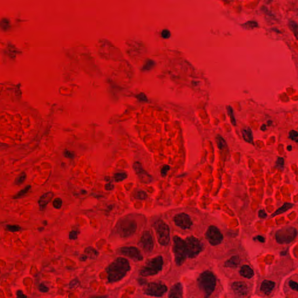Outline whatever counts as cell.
I'll use <instances>...</instances> for the list:
<instances>
[{"mask_svg": "<svg viewBox=\"0 0 298 298\" xmlns=\"http://www.w3.org/2000/svg\"><path fill=\"white\" fill-rule=\"evenodd\" d=\"M131 269L129 262L123 257H118L107 269L108 280L111 283H115L122 279Z\"/></svg>", "mask_w": 298, "mask_h": 298, "instance_id": "obj_1", "label": "cell"}, {"mask_svg": "<svg viewBox=\"0 0 298 298\" xmlns=\"http://www.w3.org/2000/svg\"><path fill=\"white\" fill-rule=\"evenodd\" d=\"M214 275L210 271L203 272L198 279L199 287L204 294L205 298H208L214 291L215 287Z\"/></svg>", "mask_w": 298, "mask_h": 298, "instance_id": "obj_2", "label": "cell"}, {"mask_svg": "<svg viewBox=\"0 0 298 298\" xmlns=\"http://www.w3.org/2000/svg\"><path fill=\"white\" fill-rule=\"evenodd\" d=\"M173 252L176 264L178 266L182 265L187 257L186 243L185 241L177 236L173 237Z\"/></svg>", "mask_w": 298, "mask_h": 298, "instance_id": "obj_3", "label": "cell"}, {"mask_svg": "<svg viewBox=\"0 0 298 298\" xmlns=\"http://www.w3.org/2000/svg\"><path fill=\"white\" fill-rule=\"evenodd\" d=\"M163 259L161 256L154 257L147 262L140 271L142 276L147 277L157 274L162 270Z\"/></svg>", "mask_w": 298, "mask_h": 298, "instance_id": "obj_4", "label": "cell"}, {"mask_svg": "<svg viewBox=\"0 0 298 298\" xmlns=\"http://www.w3.org/2000/svg\"><path fill=\"white\" fill-rule=\"evenodd\" d=\"M154 228L160 244L162 246H167L170 239L169 228L168 225L162 220H159L154 224Z\"/></svg>", "mask_w": 298, "mask_h": 298, "instance_id": "obj_5", "label": "cell"}, {"mask_svg": "<svg viewBox=\"0 0 298 298\" xmlns=\"http://www.w3.org/2000/svg\"><path fill=\"white\" fill-rule=\"evenodd\" d=\"M296 235L297 230L296 228L291 227H286L277 231L276 239L279 243H289L295 239Z\"/></svg>", "mask_w": 298, "mask_h": 298, "instance_id": "obj_6", "label": "cell"}, {"mask_svg": "<svg viewBox=\"0 0 298 298\" xmlns=\"http://www.w3.org/2000/svg\"><path fill=\"white\" fill-rule=\"evenodd\" d=\"M185 241L187 257L194 258L197 256L203 249L202 243L199 239L193 236L186 238Z\"/></svg>", "mask_w": 298, "mask_h": 298, "instance_id": "obj_7", "label": "cell"}, {"mask_svg": "<svg viewBox=\"0 0 298 298\" xmlns=\"http://www.w3.org/2000/svg\"><path fill=\"white\" fill-rule=\"evenodd\" d=\"M137 224L134 220H124L117 227V232L120 236L127 238L132 235L136 230Z\"/></svg>", "mask_w": 298, "mask_h": 298, "instance_id": "obj_8", "label": "cell"}, {"mask_svg": "<svg viewBox=\"0 0 298 298\" xmlns=\"http://www.w3.org/2000/svg\"><path fill=\"white\" fill-rule=\"evenodd\" d=\"M167 291V287L161 283H152L147 284L144 289V292L149 296L160 297Z\"/></svg>", "mask_w": 298, "mask_h": 298, "instance_id": "obj_9", "label": "cell"}, {"mask_svg": "<svg viewBox=\"0 0 298 298\" xmlns=\"http://www.w3.org/2000/svg\"><path fill=\"white\" fill-rule=\"evenodd\" d=\"M206 236L210 243L213 246L219 245L223 240V236L219 229L213 225L209 227Z\"/></svg>", "mask_w": 298, "mask_h": 298, "instance_id": "obj_10", "label": "cell"}, {"mask_svg": "<svg viewBox=\"0 0 298 298\" xmlns=\"http://www.w3.org/2000/svg\"><path fill=\"white\" fill-rule=\"evenodd\" d=\"M119 253L124 256L131 258L135 262L143 260V256L141 251L135 247L131 246L122 247L119 249Z\"/></svg>", "mask_w": 298, "mask_h": 298, "instance_id": "obj_11", "label": "cell"}, {"mask_svg": "<svg viewBox=\"0 0 298 298\" xmlns=\"http://www.w3.org/2000/svg\"><path fill=\"white\" fill-rule=\"evenodd\" d=\"M140 245L143 251L146 253H150L154 247V241L152 235L149 231H145L141 235L140 240Z\"/></svg>", "mask_w": 298, "mask_h": 298, "instance_id": "obj_12", "label": "cell"}, {"mask_svg": "<svg viewBox=\"0 0 298 298\" xmlns=\"http://www.w3.org/2000/svg\"><path fill=\"white\" fill-rule=\"evenodd\" d=\"M175 224L183 230L189 229L192 225V221L189 215L186 213H180L174 217Z\"/></svg>", "mask_w": 298, "mask_h": 298, "instance_id": "obj_13", "label": "cell"}, {"mask_svg": "<svg viewBox=\"0 0 298 298\" xmlns=\"http://www.w3.org/2000/svg\"><path fill=\"white\" fill-rule=\"evenodd\" d=\"M133 168L142 182L149 183L152 182L153 179L152 176L143 169L141 162H135L133 165Z\"/></svg>", "mask_w": 298, "mask_h": 298, "instance_id": "obj_14", "label": "cell"}, {"mask_svg": "<svg viewBox=\"0 0 298 298\" xmlns=\"http://www.w3.org/2000/svg\"><path fill=\"white\" fill-rule=\"evenodd\" d=\"M232 289L235 293L239 296H245L248 292V288L246 283L243 282H235L232 285Z\"/></svg>", "mask_w": 298, "mask_h": 298, "instance_id": "obj_15", "label": "cell"}, {"mask_svg": "<svg viewBox=\"0 0 298 298\" xmlns=\"http://www.w3.org/2000/svg\"><path fill=\"white\" fill-rule=\"evenodd\" d=\"M168 298H183V287L181 283H177L171 288Z\"/></svg>", "mask_w": 298, "mask_h": 298, "instance_id": "obj_16", "label": "cell"}, {"mask_svg": "<svg viewBox=\"0 0 298 298\" xmlns=\"http://www.w3.org/2000/svg\"><path fill=\"white\" fill-rule=\"evenodd\" d=\"M275 287V283L271 281L265 280L262 283L260 289L263 293L269 295L271 293Z\"/></svg>", "mask_w": 298, "mask_h": 298, "instance_id": "obj_17", "label": "cell"}, {"mask_svg": "<svg viewBox=\"0 0 298 298\" xmlns=\"http://www.w3.org/2000/svg\"><path fill=\"white\" fill-rule=\"evenodd\" d=\"M54 194L52 192H47L41 196L39 201V204L40 209L43 210L46 207L47 204L51 200Z\"/></svg>", "mask_w": 298, "mask_h": 298, "instance_id": "obj_18", "label": "cell"}, {"mask_svg": "<svg viewBox=\"0 0 298 298\" xmlns=\"http://www.w3.org/2000/svg\"><path fill=\"white\" fill-rule=\"evenodd\" d=\"M242 134L243 139L249 143H253V136L251 129L246 127L242 131Z\"/></svg>", "mask_w": 298, "mask_h": 298, "instance_id": "obj_19", "label": "cell"}, {"mask_svg": "<svg viewBox=\"0 0 298 298\" xmlns=\"http://www.w3.org/2000/svg\"><path fill=\"white\" fill-rule=\"evenodd\" d=\"M240 274L243 277L251 278L254 276L253 270L247 265H244L241 267Z\"/></svg>", "mask_w": 298, "mask_h": 298, "instance_id": "obj_20", "label": "cell"}, {"mask_svg": "<svg viewBox=\"0 0 298 298\" xmlns=\"http://www.w3.org/2000/svg\"><path fill=\"white\" fill-rule=\"evenodd\" d=\"M293 206H294V204H292V203H285L284 204H283V206L279 208L274 213L272 214L271 217H274L276 215H278L281 214H283L284 213L286 212L287 211H288V210L291 209L293 207Z\"/></svg>", "mask_w": 298, "mask_h": 298, "instance_id": "obj_21", "label": "cell"}, {"mask_svg": "<svg viewBox=\"0 0 298 298\" xmlns=\"http://www.w3.org/2000/svg\"><path fill=\"white\" fill-rule=\"evenodd\" d=\"M216 141L218 149L221 151L225 150V149H227V145L226 143L225 140L223 139V137L220 135H218L216 137Z\"/></svg>", "mask_w": 298, "mask_h": 298, "instance_id": "obj_22", "label": "cell"}, {"mask_svg": "<svg viewBox=\"0 0 298 298\" xmlns=\"http://www.w3.org/2000/svg\"><path fill=\"white\" fill-rule=\"evenodd\" d=\"M239 264V259L238 256H233L225 263V266L229 267H236Z\"/></svg>", "mask_w": 298, "mask_h": 298, "instance_id": "obj_23", "label": "cell"}, {"mask_svg": "<svg viewBox=\"0 0 298 298\" xmlns=\"http://www.w3.org/2000/svg\"><path fill=\"white\" fill-rule=\"evenodd\" d=\"M227 109L228 114L230 116V118L232 124L233 125L235 126L236 124V122L234 114V110H233V108L231 107L230 105H229V106H227Z\"/></svg>", "mask_w": 298, "mask_h": 298, "instance_id": "obj_24", "label": "cell"}, {"mask_svg": "<svg viewBox=\"0 0 298 298\" xmlns=\"http://www.w3.org/2000/svg\"><path fill=\"white\" fill-rule=\"evenodd\" d=\"M31 188V186H27L23 189H22V190H21V191H19L18 194H16L15 196H14V199H19V198H21L22 197L24 196L29 191Z\"/></svg>", "mask_w": 298, "mask_h": 298, "instance_id": "obj_25", "label": "cell"}, {"mask_svg": "<svg viewBox=\"0 0 298 298\" xmlns=\"http://www.w3.org/2000/svg\"><path fill=\"white\" fill-rule=\"evenodd\" d=\"M288 26H289L291 31H293L296 37H297L298 35V24L296 22L293 21H290L288 23Z\"/></svg>", "mask_w": 298, "mask_h": 298, "instance_id": "obj_26", "label": "cell"}, {"mask_svg": "<svg viewBox=\"0 0 298 298\" xmlns=\"http://www.w3.org/2000/svg\"><path fill=\"white\" fill-rule=\"evenodd\" d=\"M114 178L116 182H121L127 178V175L125 173H115Z\"/></svg>", "mask_w": 298, "mask_h": 298, "instance_id": "obj_27", "label": "cell"}, {"mask_svg": "<svg viewBox=\"0 0 298 298\" xmlns=\"http://www.w3.org/2000/svg\"><path fill=\"white\" fill-rule=\"evenodd\" d=\"M242 26L245 29H253L255 27H256L258 26V24L255 21H249L245 23V24H243Z\"/></svg>", "mask_w": 298, "mask_h": 298, "instance_id": "obj_28", "label": "cell"}, {"mask_svg": "<svg viewBox=\"0 0 298 298\" xmlns=\"http://www.w3.org/2000/svg\"><path fill=\"white\" fill-rule=\"evenodd\" d=\"M135 197L136 199L139 200H145L147 198L146 193L143 190H139L136 192L135 194Z\"/></svg>", "mask_w": 298, "mask_h": 298, "instance_id": "obj_29", "label": "cell"}, {"mask_svg": "<svg viewBox=\"0 0 298 298\" xmlns=\"http://www.w3.org/2000/svg\"><path fill=\"white\" fill-rule=\"evenodd\" d=\"M26 178V173H22L17 178H16L15 183L16 185H21L23 183Z\"/></svg>", "mask_w": 298, "mask_h": 298, "instance_id": "obj_30", "label": "cell"}, {"mask_svg": "<svg viewBox=\"0 0 298 298\" xmlns=\"http://www.w3.org/2000/svg\"><path fill=\"white\" fill-rule=\"evenodd\" d=\"M289 138H290L293 141H296L297 143L298 141V132L294 130L291 131L289 133Z\"/></svg>", "mask_w": 298, "mask_h": 298, "instance_id": "obj_31", "label": "cell"}, {"mask_svg": "<svg viewBox=\"0 0 298 298\" xmlns=\"http://www.w3.org/2000/svg\"><path fill=\"white\" fill-rule=\"evenodd\" d=\"M86 253L89 255L90 257H95L97 255V252L94 250L93 248L91 247H88L86 249Z\"/></svg>", "mask_w": 298, "mask_h": 298, "instance_id": "obj_32", "label": "cell"}, {"mask_svg": "<svg viewBox=\"0 0 298 298\" xmlns=\"http://www.w3.org/2000/svg\"><path fill=\"white\" fill-rule=\"evenodd\" d=\"M52 204H53V206L54 207V208H55L57 209H59L62 207L63 201L60 198H57L54 200Z\"/></svg>", "mask_w": 298, "mask_h": 298, "instance_id": "obj_33", "label": "cell"}, {"mask_svg": "<svg viewBox=\"0 0 298 298\" xmlns=\"http://www.w3.org/2000/svg\"><path fill=\"white\" fill-rule=\"evenodd\" d=\"M6 230L10 232H17L21 230V227L18 225H8L6 227Z\"/></svg>", "mask_w": 298, "mask_h": 298, "instance_id": "obj_34", "label": "cell"}, {"mask_svg": "<svg viewBox=\"0 0 298 298\" xmlns=\"http://www.w3.org/2000/svg\"><path fill=\"white\" fill-rule=\"evenodd\" d=\"M276 167L283 169L284 167V160L282 157H279L278 158L277 160L276 161Z\"/></svg>", "mask_w": 298, "mask_h": 298, "instance_id": "obj_35", "label": "cell"}, {"mask_svg": "<svg viewBox=\"0 0 298 298\" xmlns=\"http://www.w3.org/2000/svg\"><path fill=\"white\" fill-rule=\"evenodd\" d=\"M170 169V167L168 165H165L163 167L161 168V174L162 175V177H165L167 174V173L168 172V171Z\"/></svg>", "mask_w": 298, "mask_h": 298, "instance_id": "obj_36", "label": "cell"}, {"mask_svg": "<svg viewBox=\"0 0 298 298\" xmlns=\"http://www.w3.org/2000/svg\"><path fill=\"white\" fill-rule=\"evenodd\" d=\"M39 291L42 292H43V293H45V292H47L48 291H49V288L47 287V286H46L44 284H41L40 285H39Z\"/></svg>", "mask_w": 298, "mask_h": 298, "instance_id": "obj_37", "label": "cell"}, {"mask_svg": "<svg viewBox=\"0 0 298 298\" xmlns=\"http://www.w3.org/2000/svg\"><path fill=\"white\" fill-rule=\"evenodd\" d=\"M171 36V33L167 29L163 30L161 32V36L164 39H168Z\"/></svg>", "mask_w": 298, "mask_h": 298, "instance_id": "obj_38", "label": "cell"}, {"mask_svg": "<svg viewBox=\"0 0 298 298\" xmlns=\"http://www.w3.org/2000/svg\"><path fill=\"white\" fill-rule=\"evenodd\" d=\"M69 238L71 239H73V240H75L76 239H77L78 238V232L76 231H72L70 233H69Z\"/></svg>", "mask_w": 298, "mask_h": 298, "instance_id": "obj_39", "label": "cell"}, {"mask_svg": "<svg viewBox=\"0 0 298 298\" xmlns=\"http://www.w3.org/2000/svg\"><path fill=\"white\" fill-rule=\"evenodd\" d=\"M289 287L292 288V289H293V290L298 291V284L296 283V282L293 281H290L289 283Z\"/></svg>", "mask_w": 298, "mask_h": 298, "instance_id": "obj_40", "label": "cell"}, {"mask_svg": "<svg viewBox=\"0 0 298 298\" xmlns=\"http://www.w3.org/2000/svg\"><path fill=\"white\" fill-rule=\"evenodd\" d=\"M64 156L65 157H67L68 158H73L75 154L73 152H71L69 150H65L64 152Z\"/></svg>", "mask_w": 298, "mask_h": 298, "instance_id": "obj_41", "label": "cell"}, {"mask_svg": "<svg viewBox=\"0 0 298 298\" xmlns=\"http://www.w3.org/2000/svg\"><path fill=\"white\" fill-rule=\"evenodd\" d=\"M267 216V214L266 213V212L264 211V210H259V218L263 219V218H266Z\"/></svg>", "mask_w": 298, "mask_h": 298, "instance_id": "obj_42", "label": "cell"}, {"mask_svg": "<svg viewBox=\"0 0 298 298\" xmlns=\"http://www.w3.org/2000/svg\"><path fill=\"white\" fill-rule=\"evenodd\" d=\"M16 295H17V298H27L26 295L23 293V292L21 290H19V291H17Z\"/></svg>", "mask_w": 298, "mask_h": 298, "instance_id": "obj_43", "label": "cell"}, {"mask_svg": "<svg viewBox=\"0 0 298 298\" xmlns=\"http://www.w3.org/2000/svg\"><path fill=\"white\" fill-rule=\"evenodd\" d=\"M114 186L111 183H107L105 186V188L107 190H111L114 188Z\"/></svg>", "mask_w": 298, "mask_h": 298, "instance_id": "obj_44", "label": "cell"}, {"mask_svg": "<svg viewBox=\"0 0 298 298\" xmlns=\"http://www.w3.org/2000/svg\"><path fill=\"white\" fill-rule=\"evenodd\" d=\"M256 239L257 240H258V241H259V242H262V243H263V242H265V239H264V237H263V236H257L256 237Z\"/></svg>", "mask_w": 298, "mask_h": 298, "instance_id": "obj_45", "label": "cell"}, {"mask_svg": "<svg viewBox=\"0 0 298 298\" xmlns=\"http://www.w3.org/2000/svg\"><path fill=\"white\" fill-rule=\"evenodd\" d=\"M262 129V131H264L266 129V125H263L260 128Z\"/></svg>", "mask_w": 298, "mask_h": 298, "instance_id": "obj_46", "label": "cell"}, {"mask_svg": "<svg viewBox=\"0 0 298 298\" xmlns=\"http://www.w3.org/2000/svg\"><path fill=\"white\" fill-rule=\"evenodd\" d=\"M90 298H107V297L105 296H94Z\"/></svg>", "mask_w": 298, "mask_h": 298, "instance_id": "obj_47", "label": "cell"}, {"mask_svg": "<svg viewBox=\"0 0 298 298\" xmlns=\"http://www.w3.org/2000/svg\"><path fill=\"white\" fill-rule=\"evenodd\" d=\"M287 149H288L289 151L292 150V146H288L287 147Z\"/></svg>", "mask_w": 298, "mask_h": 298, "instance_id": "obj_48", "label": "cell"}]
</instances>
